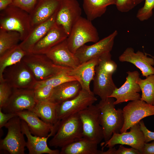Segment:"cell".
Segmentation results:
<instances>
[{
	"label": "cell",
	"mask_w": 154,
	"mask_h": 154,
	"mask_svg": "<svg viewBox=\"0 0 154 154\" xmlns=\"http://www.w3.org/2000/svg\"><path fill=\"white\" fill-rule=\"evenodd\" d=\"M137 82L139 85L142 95L140 99L151 105H154V74L142 79L140 77Z\"/></svg>",
	"instance_id": "cell-31"
},
{
	"label": "cell",
	"mask_w": 154,
	"mask_h": 154,
	"mask_svg": "<svg viewBox=\"0 0 154 154\" xmlns=\"http://www.w3.org/2000/svg\"><path fill=\"white\" fill-rule=\"evenodd\" d=\"M99 39L98 31L92 21L81 16L73 26L66 41L70 51L75 54L86 43H96Z\"/></svg>",
	"instance_id": "cell-6"
},
{
	"label": "cell",
	"mask_w": 154,
	"mask_h": 154,
	"mask_svg": "<svg viewBox=\"0 0 154 154\" xmlns=\"http://www.w3.org/2000/svg\"><path fill=\"white\" fill-rule=\"evenodd\" d=\"M68 36L63 28L56 23L47 33L35 45L31 52L46 54L52 48L66 39Z\"/></svg>",
	"instance_id": "cell-21"
},
{
	"label": "cell",
	"mask_w": 154,
	"mask_h": 154,
	"mask_svg": "<svg viewBox=\"0 0 154 154\" xmlns=\"http://www.w3.org/2000/svg\"><path fill=\"white\" fill-rule=\"evenodd\" d=\"M27 53L19 44L0 55V82L5 81L3 77L5 70L21 61Z\"/></svg>",
	"instance_id": "cell-29"
},
{
	"label": "cell",
	"mask_w": 154,
	"mask_h": 154,
	"mask_svg": "<svg viewBox=\"0 0 154 154\" xmlns=\"http://www.w3.org/2000/svg\"><path fill=\"white\" fill-rule=\"evenodd\" d=\"M118 34L115 30L108 36L90 45L85 44L81 47L75 54L80 64L93 58L99 57L110 52L113 48L115 39Z\"/></svg>",
	"instance_id": "cell-14"
},
{
	"label": "cell",
	"mask_w": 154,
	"mask_h": 154,
	"mask_svg": "<svg viewBox=\"0 0 154 154\" xmlns=\"http://www.w3.org/2000/svg\"><path fill=\"white\" fill-rule=\"evenodd\" d=\"M82 127L83 137L98 144L104 139L100 121V111L97 105H92L78 113Z\"/></svg>",
	"instance_id": "cell-8"
},
{
	"label": "cell",
	"mask_w": 154,
	"mask_h": 154,
	"mask_svg": "<svg viewBox=\"0 0 154 154\" xmlns=\"http://www.w3.org/2000/svg\"><path fill=\"white\" fill-rule=\"evenodd\" d=\"M81 14L82 9L77 0H62L56 14V23L63 28L68 36Z\"/></svg>",
	"instance_id": "cell-16"
},
{
	"label": "cell",
	"mask_w": 154,
	"mask_h": 154,
	"mask_svg": "<svg viewBox=\"0 0 154 154\" xmlns=\"http://www.w3.org/2000/svg\"><path fill=\"white\" fill-rule=\"evenodd\" d=\"M17 116L16 113H4L0 108V128L4 127L9 120Z\"/></svg>",
	"instance_id": "cell-39"
},
{
	"label": "cell",
	"mask_w": 154,
	"mask_h": 154,
	"mask_svg": "<svg viewBox=\"0 0 154 154\" xmlns=\"http://www.w3.org/2000/svg\"><path fill=\"white\" fill-rule=\"evenodd\" d=\"M70 69L58 74L46 80L37 82L33 89L45 85H50L55 87L66 82L78 81L76 78L68 74V72Z\"/></svg>",
	"instance_id": "cell-32"
},
{
	"label": "cell",
	"mask_w": 154,
	"mask_h": 154,
	"mask_svg": "<svg viewBox=\"0 0 154 154\" xmlns=\"http://www.w3.org/2000/svg\"><path fill=\"white\" fill-rule=\"evenodd\" d=\"M144 0H116L115 5L117 9L121 12L130 11Z\"/></svg>",
	"instance_id": "cell-36"
},
{
	"label": "cell",
	"mask_w": 154,
	"mask_h": 154,
	"mask_svg": "<svg viewBox=\"0 0 154 154\" xmlns=\"http://www.w3.org/2000/svg\"><path fill=\"white\" fill-rule=\"evenodd\" d=\"M3 77L14 88L33 89L37 82L30 68L22 60L7 68Z\"/></svg>",
	"instance_id": "cell-9"
},
{
	"label": "cell",
	"mask_w": 154,
	"mask_h": 154,
	"mask_svg": "<svg viewBox=\"0 0 154 154\" xmlns=\"http://www.w3.org/2000/svg\"><path fill=\"white\" fill-rule=\"evenodd\" d=\"M57 105L49 101L37 102L31 111L44 122L54 125L60 121L57 118Z\"/></svg>",
	"instance_id": "cell-28"
},
{
	"label": "cell",
	"mask_w": 154,
	"mask_h": 154,
	"mask_svg": "<svg viewBox=\"0 0 154 154\" xmlns=\"http://www.w3.org/2000/svg\"><path fill=\"white\" fill-rule=\"evenodd\" d=\"M81 90L78 81H72L62 83L54 87L49 100L57 104L70 100L77 96Z\"/></svg>",
	"instance_id": "cell-25"
},
{
	"label": "cell",
	"mask_w": 154,
	"mask_h": 154,
	"mask_svg": "<svg viewBox=\"0 0 154 154\" xmlns=\"http://www.w3.org/2000/svg\"><path fill=\"white\" fill-rule=\"evenodd\" d=\"M22 60L30 68L37 82L46 80L72 68L55 64L46 54L27 52Z\"/></svg>",
	"instance_id": "cell-5"
},
{
	"label": "cell",
	"mask_w": 154,
	"mask_h": 154,
	"mask_svg": "<svg viewBox=\"0 0 154 154\" xmlns=\"http://www.w3.org/2000/svg\"><path fill=\"white\" fill-rule=\"evenodd\" d=\"M116 0H83V8L87 18L90 21L101 17L107 7L115 5Z\"/></svg>",
	"instance_id": "cell-27"
},
{
	"label": "cell",
	"mask_w": 154,
	"mask_h": 154,
	"mask_svg": "<svg viewBox=\"0 0 154 154\" xmlns=\"http://www.w3.org/2000/svg\"><path fill=\"white\" fill-rule=\"evenodd\" d=\"M38 0H13L12 4L30 13L34 8Z\"/></svg>",
	"instance_id": "cell-37"
},
{
	"label": "cell",
	"mask_w": 154,
	"mask_h": 154,
	"mask_svg": "<svg viewBox=\"0 0 154 154\" xmlns=\"http://www.w3.org/2000/svg\"><path fill=\"white\" fill-rule=\"evenodd\" d=\"M139 123L141 129L144 134L145 143H147L152 141H154V132L147 129L143 120H141Z\"/></svg>",
	"instance_id": "cell-38"
},
{
	"label": "cell",
	"mask_w": 154,
	"mask_h": 154,
	"mask_svg": "<svg viewBox=\"0 0 154 154\" xmlns=\"http://www.w3.org/2000/svg\"><path fill=\"white\" fill-rule=\"evenodd\" d=\"M98 60L99 57L93 58L71 69L68 72L70 76L77 79L81 85V89L90 94H94L90 90V84L94 80L95 67Z\"/></svg>",
	"instance_id": "cell-22"
},
{
	"label": "cell",
	"mask_w": 154,
	"mask_h": 154,
	"mask_svg": "<svg viewBox=\"0 0 154 154\" xmlns=\"http://www.w3.org/2000/svg\"><path fill=\"white\" fill-rule=\"evenodd\" d=\"M114 154H141L137 150L131 147L126 148L123 145H121L118 149H116Z\"/></svg>",
	"instance_id": "cell-40"
},
{
	"label": "cell",
	"mask_w": 154,
	"mask_h": 154,
	"mask_svg": "<svg viewBox=\"0 0 154 154\" xmlns=\"http://www.w3.org/2000/svg\"><path fill=\"white\" fill-rule=\"evenodd\" d=\"M97 100L94 94H90L81 89L74 98L57 104V119L60 121L70 116L78 113L92 105Z\"/></svg>",
	"instance_id": "cell-11"
},
{
	"label": "cell",
	"mask_w": 154,
	"mask_h": 154,
	"mask_svg": "<svg viewBox=\"0 0 154 154\" xmlns=\"http://www.w3.org/2000/svg\"><path fill=\"white\" fill-rule=\"evenodd\" d=\"M0 29L18 32L22 41L32 29L29 13L19 7L10 5L0 11Z\"/></svg>",
	"instance_id": "cell-3"
},
{
	"label": "cell",
	"mask_w": 154,
	"mask_h": 154,
	"mask_svg": "<svg viewBox=\"0 0 154 154\" xmlns=\"http://www.w3.org/2000/svg\"><path fill=\"white\" fill-rule=\"evenodd\" d=\"M98 144L83 137L61 148V154H102L103 150L98 149Z\"/></svg>",
	"instance_id": "cell-26"
},
{
	"label": "cell",
	"mask_w": 154,
	"mask_h": 154,
	"mask_svg": "<svg viewBox=\"0 0 154 154\" xmlns=\"http://www.w3.org/2000/svg\"><path fill=\"white\" fill-rule=\"evenodd\" d=\"M54 88L51 86L45 85L34 89V96L36 102L49 101Z\"/></svg>",
	"instance_id": "cell-33"
},
{
	"label": "cell",
	"mask_w": 154,
	"mask_h": 154,
	"mask_svg": "<svg viewBox=\"0 0 154 154\" xmlns=\"http://www.w3.org/2000/svg\"><path fill=\"white\" fill-rule=\"evenodd\" d=\"M147 55L139 50L135 52L133 48L129 47L119 56V60L121 62L133 64L139 69L142 75L146 77L154 74V58L147 57Z\"/></svg>",
	"instance_id": "cell-18"
},
{
	"label": "cell",
	"mask_w": 154,
	"mask_h": 154,
	"mask_svg": "<svg viewBox=\"0 0 154 154\" xmlns=\"http://www.w3.org/2000/svg\"><path fill=\"white\" fill-rule=\"evenodd\" d=\"M21 119L17 116L11 119L5 124L7 129L6 136L0 140L1 149L11 154H24L26 142L21 126Z\"/></svg>",
	"instance_id": "cell-7"
},
{
	"label": "cell",
	"mask_w": 154,
	"mask_h": 154,
	"mask_svg": "<svg viewBox=\"0 0 154 154\" xmlns=\"http://www.w3.org/2000/svg\"><path fill=\"white\" fill-rule=\"evenodd\" d=\"M111 57L110 52L103 54L99 57L95 67L93 92L102 100L109 97L117 88L112 78V75L117 69V65Z\"/></svg>",
	"instance_id": "cell-1"
},
{
	"label": "cell",
	"mask_w": 154,
	"mask_h": 154,
	"mask_svg": "<svg viewBox=\"0 0 154 154\" xmlns=\"http://www.w3.org/2000/svg\"><path fill=\"white\" fill-rule=\"evenodd\" d=\"M49 144L55 148H62L82 138V124L78 113L61 120Z\"/></svg>",
	"instance_id": "cell-4"
},
{
	"label": "cell",
	"mask_w": 154,
	"mask_h": 154,
	"mask_svg": "<svg viewBox=\"0 0 154 154\" xmlns=\"http://www.w3.org/2000/svg\"><path fill=\"white\" fill-rule=\"evenodd\" d=\"M46 54L58 66L74 68L80 64L75 54L70 50L66 39L52 48Z\"/></svg>",
	"instance_id": "cell-19"
},
{
	"label": "cell",
	"mask_w": 154,
	"mask_h": 154,
	"mask_svg": "<svg viewBox=\"0 0 154 154\" xmlns=\"http://www.w3.org/2000/svg\"><path fill=\"white\" fill-rule=\"evenodd\" d=\"M20 41L21 36L18 32L0 29V55L19 45Z\"/></svg>",
	"instance_id": "cell-30"
},
{
	"label": "cell",
	"mask_w": 154,
	"mask_h": 154,
	"mask_svg": "<svg viewBox=\"0 0 154 154\" xmlns=\"http://www.w3.org/2000/svg\"><path fill=\"white\" fill-rule=\"evenodd\" d=\"M142 154H154V141L150 143H145Z\"/></svg>",
	"instance_id": "cell-41"
},
{
	"label": "cell",
	"mask_w": 154,
	"mask_h": 154,
	"mask_svg": "<svg viewBox=\"0 0 154 154\" xmlns=\"http://www.w3.org/2000/svg\"><path fill=\"white\" fill-rule=\"evenodd\" d=\"M22 131L27 138L26 146L29 154H59L60 151L58 149H52L48 146L47 140L48 138L56 133L58 125H54L53 129L45 137H41L32 135L31 133L27 123L24 120L21 121Z\"/></svg>",
	"instance_id": "cell-17"
},
{
	"label": "cell",
	"mask_w": 154,
	"mask_h": 154,
	"mask_svg": "<svg viewBox=\"0 0 154 154\" xmlns=\"http://www.w3.org/2000/svg\"><path fill=\"white\" fill-rule=\"evenodd\" d=\"M62 0H38L29 13L32 28L44 22L57 12Z\"/></svg>",
	"instance_id": "cell-20"
},
{
	"label": "cell",
	"mask_w": 154,
	"mask_h": 154,
	"mask_svg": "<svg viewBox=\"0 0 154 154\" xmlns=\"http://www.w3.org/2000/svg\"><path fill=\"white\" fill-rule=\"evenodd\" d=\"M124 123L120 133L126 132L143 118L154 115V105L140 99L129 102L122 109Z\"/></svg>",
	"instance_id": "cell-10"
},
{
	"label": "cell",
	"mask_w": 154,
	"mask_h": 154,
	"mask_svg": "<svg viewBox=\"0 0 154 154\" xmlns=\"http://www.w3.org/2000/svg\"><path fill=\"white\" fill-rule=\"evenodd\" d=\"M143 6L138 10L137 18L140 21L148 19L152 15L154 9V0H145Z\"/></svg>",
	"instance_id": "cell-34"
},
{
	"label": "cell",
	"mask_w": 154,
	"mask_h": 154,
	"mask_svg": "<svg viewBox=\"0 0 154 154\" xmlns=\"http://www.w3.org/2000/svg\"><path fill=\"white\" fill-rule=\"evenodd\" d=\"M124 83L119 88H116L109 97L116 99L115 105L129 101L140 99L141 96L139 92L141 91L140 87L137 82L140 77L137 71H129Z\"/></svg>",
	"instance_id": "cell-15"
},
{
	"label": "cell",
	"mask_w": 154,
	"mask_h": 154,
	"mask_svg": "<svg viewBox=\"0 0 154 154\" xmlns=\"http://www.w3.org/2000/svg\"><path fill=\"white\" fill-rule=\"evenodd\" d=\"M57 12L48 20L32 28L26 38L19 44L24 50L27 52H31L35 45L47 33L56 23Z\"/></svg>",
	"instance_id": "cell-24"
},
{
	"label": "cell",
	"mask_w": 154,
	"mask_h": 154,
	"mask_svg": "<svg viewBox=\"0 0 154 154\" xmlns=\"http://www.w3.org/2000/svg\"><path fill=\"white\" fill-rule=\"evenodd\" d=\"M36 102L34 89L13 88L8 101L1 109L5 113H16L25 110L31 111Z\"/></svg>",
	"instance_id": "cell-13"
},
{
	"label": "cell",
	"mask_w": 154,
	"mask_h": 154,
	"mask_svg": "<svg viewBox=\"0 0 154 154\" xmlns=\"http://www.w3.org/2000/svg\"><path fill=\"white\" fill-rule=\"evenodd\" d=\"M151 56V57H153L154 58V56Z\"/></svg>",
	"instance_id": "cell-43"
},
{
	"label": "cell",
	"mask_w": 154,
	"mask_h": 154,
	"mask_svg": "<svg viewBox=\"0 0 154 154\" xmlns=\"http://www.w3.org/2000/svg\"><path fill=\"white\" fill-rule=\"evenodd\" d=\"M113 97L101 100L96 105L100 113V121L103 130L105 142L108 141L114 133H119L124 123L122 110L116 109Z\"/></svg>",
	"instance_id": "cell-2"
},
{
	"label": "cell",
	"mask_w": 154,
	"mask_h": 154,
	"mask_svg": "<svg viewBox=\"0 0 154 154\" xmlns=\"http://www.w3.org/2000/svg\"><path fill=\"white\" fill-rule=\"evenodd\" d=\"M145 143L144 134L139 123L130 128L129 132L114 133L108 141L104 142V147L112 148L116 145H125L138 150L142 154Z\"/></svg>",
	"instance_id": "cell-12"
},
{
	"label": "cell",
	"mask_w": 154,
	"mask_h": 154,
	"mask_svg": "<svg viewBox=\"0 0 154 154\" xmlns=\"http://www.w3.org/2000/svg\"><path fill=\"white\" fill-rule=\"evenodd\" d=\"M20 119L27 124L29 130L33 135L41 137H47L54 127L39 119L34 112L25 110L16 113Z\"/></svg>",
	"instance_id": "cell-23"
},
{
	"label": "cell",
	"mask_w": 154,
	"mask_h": 154,
	"mask_svg": "<svg viewBox=\"0 0 154 154\" xmlns=\"http://www.w3.org/2000/svg\"><path fill=\"white\" fill-rule=\"evenodd\" d=\"M13 88L5 81L0 82V108L6 104L12 93Z\"/></svg>",
	"instance_id": "cell-35"
},
{
	"label": "cell",
	"mask_w": 154,
	"mask_h": 154,
	"mask_svg": "<svg viewBox=\"0 0 154 154\" xmlns=\"http://www.w3.org/2000/svg\"><path fill=\"white\" fill-rule=\"evenodd\" d=\"M12 3L13 0H0V11L5 9Z\"/></svg>",
	"instance_id": "cell-42"
}]
</instances>
